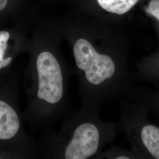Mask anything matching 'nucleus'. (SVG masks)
<instances>
[{
    "instance_id": "obj_10",
    "label": "nucleus",
    "mask_w": 159,
    "mask_h": 159,
    "mask_svg": "<svg viewBox=\"0 0 159 159\" xmlns=\"http://www.w3.org/2000/svg\"><path fill=\"white\" fill-rule=\"evenodd\" d=\"M146 11L159 21V0H151Z\"/></svg>"
},
{
    "instance_id": "obj_5",
    "label": "nucleus",
    "mask_w": 159,
    "mask_h": 159,
    "mask_svg": "<svg viewBox=\"0 0 159 159\" xmlns=\"http://www.w3.org/2000/svg\"><path fill=\"white\" fill-rule=\"evenodd\" d=\"M134 77L138 80L159 83V55L146 58L137 64Z\"/></svg>"
},
{
    "instance_id": "obj_11",
    "label": "nucleus",
    "mask_w": 159,
    "mask_h": 159,
    "mask_svg": "<svg viewBox=\"0 0 159 159\" xmlns=\"http://www.w3.org/2000/svg\"><path fill=\"white\" fill-rule=\"evenodd\" d=\"M8 0H0V11H2L5 8L7 5Z\"/></svg>"
},
{
    "instance_id": "obj_9",
    "label": "nucleus",
    "mask_w": 159,
    "mask_h": 159,
    "mask_svg": "<svg viewBox=\"0 0 159 159\" xmlns=\"http://www.w3.org/2000/svg\"><path fill=\"white\" fill-rule=\"evenodd\" d=\"M10 38V34L8 31H0V70L8 67L12 61L11 57L4 58Z\"/></svg>"
},
{
    "instance_id": "obj_7",
    "label": "nucleus",
    "mask_w": 159,
    "mask_h": 159,
    "mask_svg": "<svg viewBox=\"0 0 159 159\" xmlns=\"http://www.w3.org/2000/svg\"><path fill=\"white\" fill-rule=\"evenodd\" d=\"M97 159H140L139 156L132 150L112 146L104 152L100 154Z\"/></svg>"
},
{
    "instance_id": "obj_2",
    "label": "nucleus",
    "mask_w": 159,
    "mask_h": 159,
    "mask_svg": "<svg viewBox=\"0 0 159 159\" xmlns=\"http://www.w3.org/2000/svg\"><path fill=\"white\" fill-rule=\"evenodd\" d=\"M46 140L38 145L44 158L97 159L103 148L113 142L117 125L102 119L98 108L83 105L66 120L58 134L49 130Z\"/></svg>"
},
{
    "instance_id": "obj_3",
    "label": "nucleus",
    "mask_w": 159,
    "mask_h": 159,
    "mask_svg": "<svg viewBox=\"0 0 159 159\" xmlns=\"http://www.w3.org/2000/svg\"><path fill=\"white\" fill-rule=\"evenodd\" d=\"M120 129L140 159H159V125L148 119L149 110L142 96L120 100Z\"/></svg>"
},
{
    "instance_id": "obj_1",
    "label": "nucleus",
    "mask_w": 159,
    "mask_h": 159,
    "mask_svg": "<svg viewBox=\"0 0 159 159\" xmlns=\"http://www.w3.org/2000/svg\"><path fill=\"white\" fill-rule=\"evenodd\" d=\"M73 69L50 50L38 51L25 71L27 106L23 118L34 130L67 119L68 81Z\"/></svg>"
},
{
    "instance_id": "obj_4",
    "label": "nucleus",
    "mask_w": 159,
    "mask_h": 159,
    "mask_svg": "<svg viewBox=\"0 0 159 159\" xmlns=\"http://www.w3.org/2000/svg\"><path fill=\"white\" fill-rule=\"evenodd\" d=\"M12 139H18L38 149V145L33 142L24 132L17 110L8 102L0 100V140L9 141Z\"/></svg>"
},
{
    "instance_id": "obj_6",
    "label": "nucleus",
    "mask_w": 159,
    "mask_h": 159,
    "mask_svg": "<svg viewBox=\"0 0 159 159\" xmlns=\"http://www.w3.org/2000/svg\"><path fill=\"white\" fill-rule=\"evenodd\" d=\"M139 0H97L100 7L106 11L121 15L129 11Z\"/></svg>"
},
{
    "instance_id": "obj_8",
    "label": "nucleus",
    "mask_w": 159,
    "mask_h": 159,
    "mask_svg": "<svg viewBox=\"0 0 159 159\" xmlns=\"http://www.w3.org/2000/svg\"><path fill=\"white\" fill-rule=\"evenodd\" d=\"M142 97L147 104L149 112L159 117V87L154 91L144 90Z\"/></svg>"
}]
</instances>
